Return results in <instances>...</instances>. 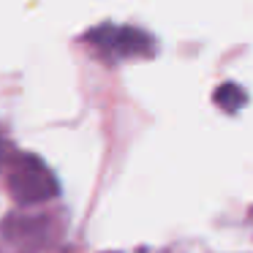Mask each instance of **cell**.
<instances>
[{"label":"cell","mask_w":253,"mask_h":253,"mask_svg":"<svg viewBox=\"0 0 253 253\" xmlns=\"http://www.w3.org/2000/svg\"><path fill=\"white\" fill-rule=\"evenodd\" d=\"M104 33L109 36V41H104V46H115V49L126 52V55L139 52L144 44V36H139L136 30H104Z\"/></svg>","instance_id":"6da1fadb"},{"label":"cell","mask_w":253,"mask_h":253,"mask_svg":"<svg viewBox=\"0 0 253 253\" xmlns=\"http://www.w3.org/2000/svg\"><path fill=\"white\" fill-rule=\"evenodd\" d=\"M218 101H220L223 109L234 112V109H240V106L245 104V93H242L240 87H234V84H223V90L218 93Z\"/></svg>","instance_id":"7a4b0ae2"}]
</instances>
